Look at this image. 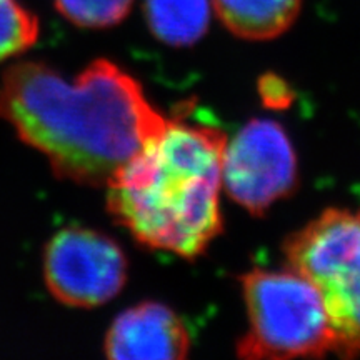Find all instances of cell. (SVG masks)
<instances>
[{
	"mask_svg": "<svg viewBox=\"0 0 360 360\" xmlns=\"http://www.w3.org/2000/svg\"><path fill=\"white\" fill-rule=\"evenodd\" d=\"M0 119L53 174L90 187H105L165 122L141 84L105 58L70 79L40 62L12 65L0 82Z\"/></svg>",
	"mask_w": 360,
	"mask_h": 360,
	"instance_id": "cell-1",
	"label": "cell"
},
{
	"mask_svg": "<svg viewBox=\"0 0 360 360\" xmlns=\"http://www.w3.org/2000/svg\"><path fill=\"white\" fill-rule=\"evenodd\" d=\"M222 130L165 119L107 184V209L142 245L184 259L222 232Z\"/></svg>",
	"mask_w": 360,
	"mask_h": 360,
	"instance_id": "cell-2",
	"label": "cell"
},
{
	"mask_svg": "<svg viewBox=\"0 0 360 360\" xmlns=\"http://www.w3.org/2000/svg\"><path fill=\"white\" fill-rule=\"evenodd\" d=\"M249 328L238 357L292 359L334 352V332L317 287L294 269H254L242 276Z\"/></svg>",
	"mask_w": 360,
	"mask_h": 360,
	"instance_id": "cell-3",
	"label": "cell"
},
{
	"mask_svg": "<svg viewBox=\"0 0 360 360\" xmlns=\"http://www.w3.org/2000/svg\"><path fill=\"white\" fill-rule=\"evenodd\" d=\"M289 267L317 287L334 352L360 355V212L328 209L283 244Z\"/></svg>",
	"mask_w": 360,
	"mask_h": 360,
	"instance_id": "cell-4",
	"label": "cell"
},
{
	"mask_svg": "<svg viewBox=\"0 0 360 360\" xmlns=\"http://www.w3.org/2000/svg\"><path fill=\"white\" fill-rule=\"evenodd\" d=\"M297 186L294 147L282 125L254 119L225 143L222 187L232 200L260 215Z\"/></svg>",
	"mask_w": 360,
	"mask_h": 360,
	"instance_id": "cell-5",
	"label": "cell"
},
{
	"mask_svg": "<svg viewBox=\"0 0 360 360\" xmlns=\"http://www.w3.org/2000/svg\"><path fill=\"white\" fill-rule=\"evenodd\" d=\"M44 277L51 294L70 307H98L124 289L127 259L114 238L84 227L57 232L45 247Z\"/></svg>",
	"mask_w": 360,
	"mask_h": 360,
	"instance_id": "cell-6",
	"label": "cell"
},
{
	"mask_svg": "<svg viewBox=\"0 0 360 360\" xmlns=\"http://www.w3.org/2000/svg\"><path fill=\"white\" fill-rule=\"evenodd\" d=\"M188 349L191 335L186 323L159 302L124 310L105 335V355L114 360H180Z\"/></svg>",
	"mask_w": 360,
	"mask_h": 360,
	"instance_id": "cell-7",
	"label": "cell"
},
{
	"mask_svg": "<svg viewBox=\"0 0 360 360\" xmlns=\"http://www.w3.org/2000/svg\"><path fill=\"white\" fill-rule=\"evenodd\" d=\"M222 24L247 40L276 39L294 24L302 0H212Z\"/></svg>",
	"mask_w": 360,
	"mask_h": 360,
	"instance_id": "cell-8",
	"label": "cell"
},
{
	"mask_svg": "<svg viewBox=\"0 0 360 360\" xmlns=\"http://www.w3.org/2000/svg\"><path fill=\"white\" fill-rule=\"evenodd\" d=\"M152 34L162 42L186 47L204 37L210 22L209 0H146Z\"/></svg>",
	"mask_w": 360,
	"mask_h": 360,
	"instance_id": "cell-9",
	"label": "cell"
},
{
	"mask_svg": "<svg viewBox=\"0 0 360 360\" xmlns=\"http://www.w3.org/2000/svg\"><path fill=\"white\" fill-rule=\"evenodd\" d=\"M37 39V17L19 0H0V64L29 51Z\"/></svg>",
	"mask_w": 360,
	"mask_h": 360,
	"instance_id": "cell-10",
	"label": "cell"
},
{
	"mask_svg": "<svg viewBox=\"0 0 360 360\" xmlns=\"http://www.w3.org/2000/svg\"><path fill=\"white\" fill-rule=\"evenodd\" d=\"M134 0H56L57 11L77 27L105 29L122 22Z\"/></svg>",
	"mask_w": 360,
	"mask_h": 360,
	"instance_id": "cell-11",
	"label": "cell"
}]
</instances>
